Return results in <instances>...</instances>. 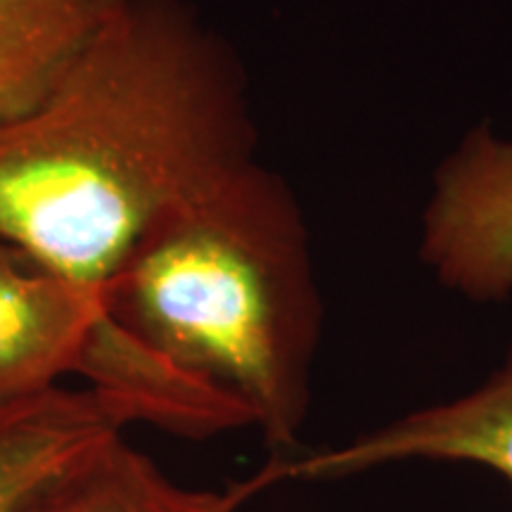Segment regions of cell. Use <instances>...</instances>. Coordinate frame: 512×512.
<instances>
[{"instance_id":"obj_1","label":"cell","mask_w":512,"mask_h":512,"mask_svg":"<svg viewBox=\"0 0 512 512\" xmlns=\"http://www.w3.org/2000/svg\"><path fill=\"white\" fill-rule=\"evenodd\" d=\"M252 152L226 41L188 0H114L41 102L0 126V240L107 290L147 230Z\"/></svg>"},{"instance_id":"obj_2","label":"cell","mask_w":512,"mask_h":512,"mask_svg":"<svg viewBox=\"0 0 512 512\" xmlns=\"http://www.w3.org/2000/svg\"><path fill=\"white\" fill-rule=\"evenodd\" d=\"M105 304L147 347L235 396L273 448L294 446L323 306L283 178L247 162L164 214L114 273Z\"/></svg>"},{"instance_id":"obj_3","label":"cell","mask_w":512,"mask_h":512,"mask_svg":"<svg viewBox=\"0 0 512 512\" xmlns=\"http://www.w3.org/2000/svg\"><path fill=\"white\" fill-rule=\"evenodd\" d=\"M422 259L475 302L512 294V140L477 128L439 166Z\"/></svg>"},{"instance_id":"obj_4","label":"cell","mask_w":512,"mask_h":512,"mask_svg":"<svg viewBox=\"0 0 512 512\" xmlns=\"http://www.w3.org/2000/svg\"><path fill=\"white\" fill-rule=\"evenodd\" d=\"M105 313V290L64 278L0 240V406L79 373Z\"/></svg>"},{"instance_id":"obj_5","label":"cell","mask_w":512,"mask_h":512,"mask_svg":"<svg viewBox=\"0 0 512 512\" xmlns=\"http://www.w3.org/2000/svg\"><path fill=\"white\" fill-rule=\"evenodd\" d=\"M411 458L484 465L512 489V349L475 392L403 415L335 451L290 460V477H344Z\"/></svg>"},{"instance_id":"obj_6","label":"cell","mask_w":512,"mask_h":512,"mask_svg":"<svg viewBox=\"0 0 512 512\" xmlns=\"http://www.w3.org/2000/svg\"><path fill=\"white\" fill-rule=\"evenodd\" d=\"M287 477L290 460L273 458L259 475L228 489H188L114 434L38 484L17 512H235Z\"/></svg>"},{"instance_id":"obj_7","label":"cell","mask_w":512,"mask_h":512,"mask_svg":"<svg viewBox=\"0 0 512 512\" xmlns=\"http://www.w3.org/2000/svg\"><path fill=\"white\" fill-rule=\"evenodd\" d=\"M126 425L128 415L88 387L0 406V512H17L38 484Z\"/></svg>"},{"instance_id":"obj_8","label":"cell","mask_w":512,"mask_h":512,"mask_svg":"<svg viewBox=\"0 0 512 512\" xmlns=\"http://www.w3.org/2000/svg\"><path fill=\"white\" fill-rule=\"evenodd\" d=\"M114 0H0V126L41 102Z\"/></svg>"}]
</instances>
